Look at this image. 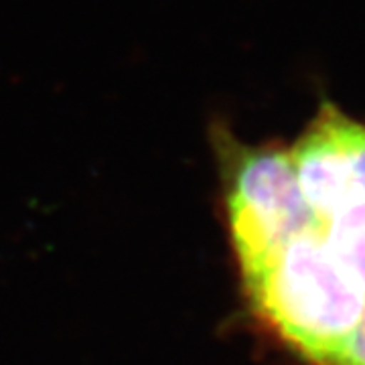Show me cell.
<instances>
[{
  "label": "cell",
  "instance_id": "6da1fadb",
  "mask_svg": "<svg viewBox=\"0 0 365 365\" xmlns=\"http://www.w3.org/2000/svg\"><path fill=\"white\" fill-rule=\"evenodd\" d=\"M262 319L313 365H327L365 309V294L331 260L313 223L244 274Z\"/></svg>",
  "mask_w": 365,
  "mask_h": 365
},
{
  "label": "cell",
  "instance_id": "3957f363",
  "mask_svg": "<svg viewBox=\"0 0 365 365\" xmlns=\"http://www.w3.org/2000/svg\"><path fill=\"white\" fill-rule=\"evenodd\" d=\"M314 230L331 260L365 294V199H351Z\"/></svg>",
  "mask_w": 365,
  "mask_h": 365
},
{
  "label": "cell",
  "instance_id": "7a4b0ae2",
  "mask_svg": "<svg viewBox=\"0 0 365 365\" xmlns=\"http://www.w3.org/2000/svg\"><path fill=\"white\" fill-rule=\"evenodd\" d=\"M213 144L222 167L232 244L246 274L309 225L311 213L284 144L250 146L223 126L213 132Z\"/></svg>",
  "mask_w": 365,
  "mask_h": 365
},
{
  "label": "cell",
  "instance_id": "277c9868",
  "mask_svg": "<svg viewBox=\"0 0 365 365\" xmlns=\"http://www.w3.org/2000/svg\"><path fill=\"white\" fill-rule=\"evenodd\" d=\"M327 365H365V309Z\"/></svg>",
  "mask_w": 365,
  "mask_h": 365
}]
</instances>
